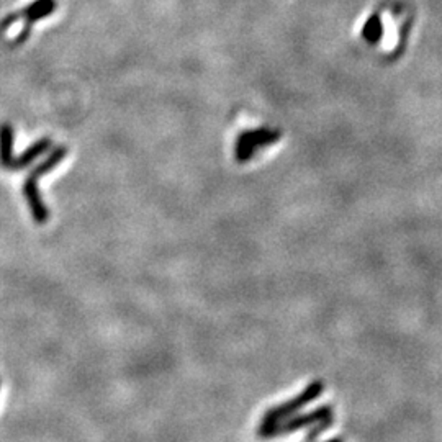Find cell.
I'll list each match as a JSON object with an SVG mask.
<instances>
[{"label":"cell","instance_id":"6da1fadb","mask_svg":"<svg viewBox=\"0 0 442 442\" xmlns=\"http://www.w3.org/2000/svg\"><path fill=\"white\" fill-rule=\"evenodd\" d=\"M280 140V131L272 128H258L239 133L234 145V156L238 162H248L261 148L270 146Z\"/></svg>","mask_w":442,"mask_h":442},{"label":"cell","instance_id":"7a4b0ae2","mask_svg":"<svg viewBox=\"0 0 442 442\" xmlns=\"http://www.w3.org/2000/svg\"><path fill=\"white\" fill-rule=\"evenodd\" d=\"M331 416H333V410L330 408V406H321V408L311 411V413L301 414V416H298V418L285 421V423H280L279 421V423H274V424H262L259 429V434L262 436V438H275V436L289 434L292 433V431L303 428V426L316 424L323 419L331 418Z\"/></svg>","mask_w":442,"mask_h":442},{"label":"cell","instance_id":"3957f363","mask_svg":"<svg viewBox=\"0 0 442 442\" xmlns=\"http://www.w3.org/2000/svg\"><path fill=\"white\" fill-rule=\"evenodd\" d=\"M323 390H325V383L320 382V380H316V382L310 383L294 400H290V402H287L284 405L277 406V408H272V410L267 411L265 416H264V419H262V424L279 423V421L287 418V416L294 414L295 411L301 410L303 406L308 405L310 402H313V400H315V398L320 397V395L323 393Z\"/></svg>","mask_w":442,"mask_h":442},{"label":"cell","instance_id":"277c9868","mask_svg":"<svg viewBox=\"0 0 442 442\" xmlns=\"http://www.w3.org/2000/svg\"><path fill=\"white\" fill-rule=\"evenodd\" d=\"M23 195L28 203L30 212H32L33 220L40 225L46 223V221L49 220V210L44 205L43 198H41V193L38 190V181H35L32 177H27V181L23 182Z\"/></svg>","mask_w":442,"mask_h":442},{"label":"cell","instance_id":"5b68a950","mask_svg":"<svg viewBox=\"0 0 442 442\" xmlns=\"http://www.w3.org/2000/svg\"><path fill=\"white\" fill-rule=\"evenodd\" d=\"M53 143H51L49 138H43V140H38L37 143H33L32 146H28L25 151L20 154L18 157H13L12 164H10V169H25L30 166L33 161H37L40 156H43L46 151H49Z\"/></svg>","mask_w":442,"mask_h":442},{"label":"cell","instance_id":"8992f818","mask_svg":"<svg viewBox=\"0 0 442 442\" xmlns=\"http://www.w3.org/2000/svg\"><path fill=\"white\" fill-rule=\"evenodd\" d=\"M66 156H68V148H66V146H56V148H53L49 151L48 156H46L44 161H41L38 166L35 167L32 172H30L28 177H32V179H35V181H38L40 177L46 176V174L53 171L56 166H59V164L64 161Z\"/></svg>","mask_w":442,"mask_h":442},{"label":"cell","instance_id":"52a82bcc","mask_svg":"<svg viewBox=\"0 0 442 442\" xmlns=\"http://www.w3.org/2000/svg\"><path fill=\"white\" fill-rule=\"evenodd\" d=\"M13 161V126L10 123L0 125V166L10 169Z\"/></svg>","mask_w":442,"mask_h":442},{"label":"cell","instance_id":"ba28073f","mask_svg":"<svg viewBox=\"0 0 442 442\" xmlns=\"http://www.w3.org/2000/svg\"><path fill=\"white\" fill-rule=\"evenodd\" d=\"M383 37V23L378 13H372L364 23L362 28V38L367 41L369 44H377Z\"/></svg>","mask_w":442,"mask_h":442},{"label":"cell","instance_id":"9c48e42d","mask_svg":"<svg viewBox=\"0 0 442 442\" xmlns=\"http://www.w3.org/2000/svg\"><path fill=\"white\" fill-rule=\"evenodd\" d=\"M331 421H333V416H331V418H326V419H323V421H320V424H318V426H316V428H315V429H313L310 434H308V441H310V442H311L313 439H315V438H316V436H318V434H320V433H321V431H325L326 428H330V426H331Z\"/></svg>","mask_w":442,"mask_h":442},{"label":"cell","instance_id":"30bf717a","mask_svg":"<svg viewBox=\"0 0 442 442\" xmlns=\"http://www.w3.org/2000/svg\"><path fill=\"white\" fill-rule=\"evenodd\" d=\"M328 442H342V439H331V441H328Z\"/></svg>","mask_w":442,"mask_h":442}]
</instances>
